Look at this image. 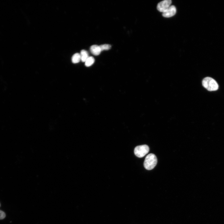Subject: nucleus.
<instances>
[{
    "mask_svg": "<svg viewBox=\"0 0 224 224\" xmlns=\"http://www.w3.org/2000/svg\"><path fill=\"white\" fill-rule=\"evenodd\" d=\"M99 46L101 51L104 50H108L111 48V46L109 44L102 45Z\"/></svg>",
    "mask_w": 224,
    "mask_h": 224,
    "instance_id": "nucleus-10",
    "label": "nucleus"
},
{
    "mask_svg": "<svg viewBox=\"0 0 224 224\" xmlns=\"http://www.w3.org/2000/svg\"><path fill=\"white\" fill-rule=\"evenodd\" d=\"M91 53L95 56H98L100 54L101 51L99 46L97 45H93L90 48Z\"/></svg>",
    "mask_w": 224,
    "mask_h": 224,
    "instance_id": "nucleus-6",
    "label": "nucleus"
},
{
    "mask_svg": "<svg viewBox=\"0 0 224 224\" xmlns=\"http://www.w3.org/2000/svg\"><path fill=\"white\" fill-rule=\"evenodd\" d=\"M81 61L83 62H85L87 59L89 58V54L88 52L85 50H82L80 53Z\"/></svg>",
    "mask_w": 224,
    "mask_h": 224,
    "instance_id": "nucleus-7",
    "label": "nucleus"
},
{
    "mask_svg": "<svg viewBox=\"0 0 224 224\" xmlns=\"http://www.w3.org/2000/svg\"><path fill=\"white\" fill-rule=\"evenodd\" d=\"M1 203H0V207H1Z\"/></svg>",
    "mask_w": 224,
    "mask_h": 224,
    "instance_id": "nucleus-12",
    "label": "nucleus"
},
{
    "mask_svg": "<svg viewBox=\"0 0 224 224\" xmlns=\"http://www.w3.org/2000/svg\"><path fill=\"white\" fill-rule=\"evenodd\" d=\"M177 12L176 7L174 5H171L165 11L162 13V16L165 18H170L174 16Z\"/></svg>",
    "mask_w": 224,
    "mask_h": 224,
    "instance_id": "nucleus-5",
    "label": "nucleus"
},
{
    "mask_svg": "<svg viewBox=\"0 0 224 224\" xmlns=\"http://www.w3.org/2000/svg\"><path fill=\"white\" fill-rule=\"evenodd\" d=\"M157 162L156 155L150 153L146 157L144 162V166L146 169L151 170L156 166Z\"/></svg>",
    "mask_w": 224,
    "mask_h": 224,
    "instance_id": "nucleus-1",
    "label": "nucleus"
},
{
    "mask_svg": "<svg viewBox=\"0 0 224 224\" xmlns=\"http://www.w3.org/2000/svg\"><path fill=\"white\" fill-rule=\"evenodd\" d=\"M171 0H165L158 4L157 6V10L159 12L163 13L171 6Z\"/></svg>",
    "mask_w": 224,
    "mask_h": 224,
    "instance_id": "nucleus-4",
    "label": "nucleus"
},
{
    "mask_svg": "<svg viewBox=\"0 0 224 224\" xmlns=\"http://www.w3.org/2000/svg\"><path fill=\"white\" fill-rule=\"evenodd\" d=\"M150 151L149 146L146 145H143L136 146L134 150V153L138 157L141 158L147 154Z\"/></svg>",
    "mask_w": 224,
    "mask_h": 224,
    "instance_id": "nucleus-3",
    "label": "nucleus"
},
{
    "mask_svg": "<svg viewBox=\"0 0 224 224\" xmlns=\"http://www.w3.org/2000/svg\"><path fill=\"white\" fill-rule=\"evenodd\" d=\"M6 217V214L3 211L0 210V220L4 219Z\"/></svg>",
    "mask_w": 224,
    "mask_h": 224,
    "instance_id": "nucleus-11",
    "label": "nucleus"
},
{
    "mask_svg": "<svg viewBox=\"0 0 224 224\" xmlns=\"http://www.w3.org/2000/svg\"><path fill=\"white\" fill-rule=\"evenodd\" d=\"M95 59L92 56L89 57L85 62V65L87 67L92 65L94 63Z\"/></svg>",
    "mask_w": 224,
    "mask_h": 224,
    "instance_id": "nucleus-9",
    "label": "nucleus"
},
{
    "mask_svg": "<svg viewBox=\"0 0 224 224\" xmlns=\"http://www.w3.org/2000/svg\"><path fill=\"white\" fill-rule=\"evenodd\" d=\"M81 60L80 54L79 53H76L73 55L72 58V61L73 63L76 64L79 63Z\"/></svg>",
    "mask_w": 224,
    "mask_h": 224,
    "instance_id": "nucleus-8",
    "label": "nucleus"
},
{
    "mask_svg": "<svg viewBox=\"0 0 224 224\" xmlns=\"http://www.w3.org/2000/svg\"><path fill=\"white\" fill-rule=\"evenodd\" d=\"M203 87L210 91H215L219 89V85L216 81L211 77H205L202 81Z\"/></svg>",
    "mask_w": 224,
    "mask_h": 224,
    "instance_id": "nucleus-2",
    "label": "nucleus"
}]
</instances>
